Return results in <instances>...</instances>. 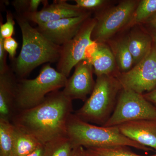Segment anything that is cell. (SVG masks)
Returning <instances> with one entry per match:
<instances>
[{"instance_id": "836d02e7", "label": "cell", "mask_w": 156, "mask_h": 156, "mask_svg": "<svg viewBox=\"0 0 156 156\" xmlns=\"http://www.w3.org/2000/svg\"><path fill=\"white\" fill-rule=\"evenodd\" d=\"M153 156H156V153L155 154L153 155Z\"/></svg>"}, {"instance_id": "e0dca14e", "label": "cell", "mask_w": 156, "mask_h": 156, "mask_svg": "<svg viewBox=\"0 0 156 156\" xmlns=\"http://www.w3.org/2000/svg\"><path fill=\"white\" fill-rule=\"evenodd\" d=\"M14 126L13 156H27L42 145L33 136Z\"/></svg>"}, {"instance_id": "484cf974", "label": "cell", "mask_w": 156, "mask_h": 156, "mask_svg": "<svg viewBox=\"0 0 156 156\" xmlns=\"http://www.w3.org/2000/svg\"><path fill=\"white\" fill-rule=\"evenodd\" d=\"M4 39L0 36V74L5 73L9 69L6 62L7 53L4 48Z\"/></svg>"}, {"instance_id": "7402d4cb", "label": "cell", "mask_w": 156, "mask_h": 156, "mask_svg": "<svg viewBox=\"0 0 156 156\" xmlns=\"http://www.w3.org/2000/svg\"><path fill=\"white\" fill-rule=\"evenodd\" d=\"M130 147L118 146L106 147H93L86 149L89 156H145L134 153ZM147 156H153V155Z\"/></svg>"}, {"instance_id": "5bb4252c", "label": "cell", "mask_w": 156, "mask_h": 156, "mask_svg": "<svg viewBox=\"0 0 156 156\" xmlns=\"http://www.w3.org/2000/svg\"><path fill=\"white\" fill-rule=\"evenodd\" d=\"M17 79L11 69L0 74V119L11 122L15 113Z\"/></svg>"}, {"instance_id": "4dcf8cb0", "label": "cell", "mask_w": 156, "mask_h": 156, "mask_svg": "<svg viewBox=\"0 0 156 156\" xmlns=\"http://www.w3.org/2000/svg\"><path fill=\"white\" fill-rule=\"evenodd\" d=\"M27 156H44V147L42 144Z\"/></svg>"}, {"instance_id": "8fae6325", "label": "cell", "mask_w": 156, "mask_h": 156, "mask_svg": "<svg viewBox=\"0 0 156 156\" xmlns=\"http://www.w3.org/2000/svg\"><path fill=\"white\" fill-rule=\"evenodd\" d=\"M90 15L89 12L80 17L64 18L40 24L36 28L50 41L61 47L75 36Z\"/></svg>"}, {"instance_id": "d6986e66", "label": "cell", "mask_w": 156, "mask_h": 156, "mask_svg": "<svg viewBox=\"0 0 156 156\" xmlns=\"http://www.w3.org/2000/svg\"><path fill=\"white\" fill-rule=\"evenodd\" d=\"M114 54L116 62L122 73L126 72L132 69L134 62L128 48L126 38L120 40L116 43Z\"/></svg>"}, {"instance_id": "7c38bea8", "label": "cell", "mask_w": 156, "mask_h": 156, "mask_svg": "<svg viewBox=\"0 0 156 156\" xmlns=\"http://www.w3.org/2000/svg\"><path fill=\"white\" fill-rule=\"evenodd\" d=\"M89 12L76 5L69 4L66 1L59 0L54 1L50 5L47 3L41 11L35 13L20 14L29 22L38 25L64 18L80 17Z\"/></svg>"}, {"instance_id": "ac0fdd59", "label": "cell", "mask_w": 156, "mask_h": 156, "mask_svg": "<svg viewBox=\"0 0 156 156\" xmlns=\"http://www.w3.org/2000/svg\"><path fill=\"white\" fill-rule=\"evenodd\" d=\"M14 128L11 122L0 119V156H13Z\"/></svg>"}, {"instance_id": "ffe728a7", "label": "cell", "mask_w": 156, "mask_h": 156, "mask_svg": "<svg viewBox=\"0 0 156 156\" xmlns=\"http://www.w3.org/2000/svg\"><path fill=\"white\" fill-rule=\"evenodd\" d=\"M44 147V156H70L74 148L67 136L51 140Z\"/></svg>"}, {"instance_id": "6da1fadb", "label": "cell", "mask_w": 156, "mask_h": 156, "mask_svg": "<svg viewBox=\"0 0 156 156\" xmlns=\"http://www.w3.org/2000/svg\"><path fill=\"white\" fill-rule=\"evenodd\" d=\"M72 101L62 91H54L37 106L15 113L11 122L44 145L67 136L66 125L73 113Z\"/></svg>"}, {"instance_id": "4316f807", "label": "cell", "mask_w": 156, "mask_h": 156, "mask_svg": "<svg viewBox=\"0 0 156 156\" xmlns=\"http://www.w3.org/2000/svg\"><path fill=\"white\" fill-rule=\"evenodd\" d=\"M29 2V0H16L12 4L17 14H23L28 11Z\"/></svg>"}, {"instance_id": "2e32d148", "label": "cell", "mask_w": 156, "mask_h": 156, "mask_svg": "<svg viewBox=\"0 0 156 156\" xmlns=\"http://www.w3.org/2000/svg\"><path fill=\"white\" fill-rule=\"evenodd\" d=\"M126 41L134 66L145 58L154 44L151 36L141 31L131 33L127 37Z\"/></svg>"}, {"instance_id": "603a6c76", "label": "cell", "mask_w": 156, "mask_h": 156, "mask_svg": "<svg viewBox=\"0 0 156 156\" xmlns=\"http://www.w3.org/2000/svg\"><path fill=\"white\" fill-rule=\"evenodd\" d=\"M14 21L13 14L10 11H7L6 21L5 23H1L0 36L4 39L11 37L14 33Z\"/></svg>"}, {"instance_id": "5b68a950", "label": "cell", "mask_w": 156, "mask_h": 156, "mask_svg": "<svg viewBox=\"0 0 156 156\" xmlns=\"http://www.w3.org/2000/svg\"><path fill=\"white\" fill-rule=\"evenodd\" d=\"M68 78L50 64L46 65L37 76L32 80H17L15 109L17 112L37 106L48 94L64 88Z\"/></svg>"}, {"instance_id": "44dd1931", "label": "cell", "mask_w": 156, "mask_h": 156, "mask_svg": "<svg viewBox=\"0 0 156 156\" xmlns=\"http://www.w3.org/2000/svg\"><path fill=\"white\" fill-rule=\"evenodd\" d=\"M156 14V0H142L138 5L128 26L133 25L148 20Z\"/></svg>"}, {"instance_id": "277c9868", "label": "cell", "mask_w": 156, "mask_h": 156, "mask_svg": "<svg viewBox=\"0 0 156 156\" xmlns=\"http://www.w3.org/2000/svg\"><path fill=\"white\" fill-rule=\"evenodd\" d=\"M122 89L119 81L114 75L97 76L90 97L75 114L87 122L103 126L114 111Z\"/></svg>"}, {"instance_id": "ba28073f", "label": "cell", "mask_w": 156, "mask_h": 156, "mask_svg": "<svg viewBox=\"0 0 156 156\" xmlns=\"http://www.w3.org/2000/svg\"><path fill=\"white\" fill-rule=\"evenodd\" d=\"M138 3L126 0L120 3L95 18L96 25L92 38L97 43H104L124 26L128 25Z\"/></svg>"}, {"instance_id": "f1b7e54d", "label": "cell", "mask_w": 156, "mask_h": 156, "mask_svg": "<svg viewBox=\"0 0 156 156\" xmlns=\"http://www.w3.org/2000/svg\"><path fill=\"white\" fill-rule=\"evenodd\" d=\"M70 156H89L87 149L83 147L74 148Z\"/></svg>"}, {"instance_id": "83f0119b", "label": "cell", "mask_w": 156, "mask_h": 156, "mask_svg": "<svg viewBox=\"0 0 156 156\" xmlns=\"http://www.w3.org/2000/svg\"><path fill=\"white\" fill-rule=\"evenodd\" d=\"M44 2V1L41 0H30L28 11L26 13H34L37 12L39 6Z\"/></svg>"}, {"instance_id": "52a82bcc", "label": "cell", "mask_w": 156, "mask_h": 156, "mask_svg": "<svg viewBox=\"0 0 156 156\" xmlns=\"http://www.w3.org/2000/svg\"><path fill=\"white\" fill-rule=\"evenodd\" d=\"M96 23L95 18L89 17L75 36L61 46L57 70L67 78L73 68L86 58L88 48L95 43L92 40V35Z\"/></svg>"}, {"instance_id": "cb8c5ba5", "label": "cell", "mask_w": 156, "mask_h": 156, "mask_svg": "<svg viewBox=\"0 0 156 156\" xmlns=\"http://www.w3.org/2000/svg\"><path fill=\"white\" fill-rule=\"evenodd\" d=\"M75 2L78 7L87 11L100 8L106 1L103 0H75Z\"/></svg>"}, {"instance_id": "7a4b0ae2", "label": "cell", "mask_w": 156, "mask_h": 156, "mask_svg": "<svg viewBox=\"0 0 156 156\" xmlns=\"http://www.w3.org/2000/svg\"><path fill=\"white\" fill-rule=\"evenodd\" d=\"M22 35V46L19 56L14 60L15 76L22 79L44 63L58 62L61 47L53 44L20 14L15 15Z\"/></svg>"}, {"instance_id": "9a60e30c", "label": "cell", "mask_w": 156, "mask_h": 156, "mask_svg": "<svg viewBox=\"0 0 156 156\" xmlns=\"http://www.w3.org/2000/svg\"><path fill=\"white\" fill-rule=\"evenodd\" d=\"M88 58L91 61L97 76L113 75L116 62L114 53L104 43H96L93 52Z\"/></svg>"}, {"instance_id": "4fadbf2b", "label": "cell", "mask_w": 156, "mask_h": 156, "mask_svg": "<svg viewBox=\"0 0 156 156\" xmlns=\"http://www.w3.org/2000/svg\"><path fill=\"white\" fill-rule=\"evenodd\" d=\"M121 133L128 138L156 151V120H140L118 126Z\"/></svg>"}, {"instance_id": "d4e9b609", "label": "cell", "mask_w": 156, "mask_h": 156, "mask_svg": "<svg viewBox=\"0 0 156 156\" xmlns=\"http://www.w3.org/2000/svg\"><path fill=\"white\" fill-rule=\"evenodd\" d=\"M3 45L4 49L9 53L10 58L12 60H14L18 46L17 41L12 37L4 39Z\"/></svg>"}, {"instance_id": "1f68e13d", "label": "cell", "mask_w": 156, "mask_h": 156, "mask_svg": "<svg viewBox=\"0 0 156 156\" xmlns=\"http://www.w3.org/2000/svg\"><path fill=\"white\" fill-rule=\"evenodd\" d=\"M148 20L150 24L156 29V14L153 15Z\"/></svg>"}, {"instance_id": "3957f363", "label": "cell", "mask_w": 156, "mask_h": 156, "mask_svg": "<svg viewBox=\"0 0 156 156\" xmlns=\"http://www.w3.org/2000/svg\"><path fill=\"white\" fill-rule=\"evenodd\" d=\"M67 136L74 148H85L125 146L145 151L152 149L123 135L118 126L105 127L87 122L74 113L70 115L66 125Z\"/></svg>"}, {"instance_id": "30bf717a", "label": "cell", "mask_w": 156, "mask_h": 156, "mask_svg": "<svg viewBox=\"0 0 156 156\" xmlns=\"http://www.w3.org/2000/svg\"><path fill=\"white\" fill-rule=\"evenodd\" d=\"M75 67L74 72L67 79L62 92L72 101L79 99L85 101L95 86L93 66L90 59L86 58L80 61Z\"/></svg>"}, {"instance_id": "f546056e", "label": "cell", "mask_w": 156, "mask_h": 156, "mask_svg": "<svg viewBox=\"0 0 156 156\" xmlns=\"http://www.w3.org/2000/svg\"><path fill=\"white\" fill-rule=\"evenodd\" d=\"M147 100L156 106V87L151 92L143 94Z\"/></svg>"}, {"instance_id": "8992f818", "label": "cell", "mask_w": 156, "mask_h": 156, "mask_svg": "<svg viewBox=\"0 0 156 156\" xmlns=\"http://www.w3.org/2000/svg\"><path fill=\"white\" fill-rule=\"evenodd\" d=\"M140 120H156V106L142 94L122 89L114 111L103 126H118L127 122Z\"/></svg>"}, {"instance_id": "d6a6232c", "label": "cell", "mask_w": 156, "mask_h": 156, "mask_svg": "<svg viewBox=\"0 0 156 156\" xmlns=\"http://www.w3.org/2000/svg\"><path fill=\"white\" fill-rule=\"evenodd\" d=\"M154 44L156 46V30L153 32L151 35Z\"/></svg>"}, {"instance_id": "9c48e42d", "label": "cell", "mask_w": 156, "mask_h": 156, "mask_svg": "<svg viewBox=\"0 0 156 156\" xmlns=\"http://www.w3.org/2000/svg\"><path fill=\"white\" fill-rule=\"evenodd\" d=\"M115 76L122 89H130L142 95L154 89L156 87V46L154 44L145 58L134 67L128 72Z\"/></svg>"}]
</instances>
